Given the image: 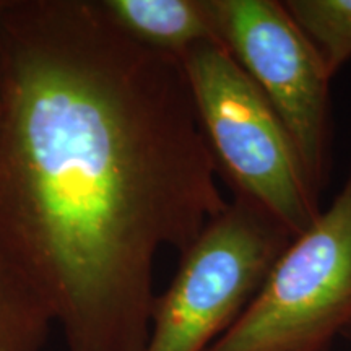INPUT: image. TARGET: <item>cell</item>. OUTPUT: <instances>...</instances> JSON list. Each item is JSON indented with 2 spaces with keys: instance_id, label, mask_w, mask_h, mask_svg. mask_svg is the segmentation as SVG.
<instances>
[{
  "instance_id": "4",
  "label": "cell",
  "mask_w": 351,
  "mask_h": 351,
  "mask_svg": "<svg viewBox=\"0 0 351 351\" xmlns=\"http://www.w3.org/2000/svg\"><path fill=\"white\" fill-rule=\"evenodd\" d=\"M351 326V163L326 212L293 238L207 351H328Z\"/></svg>"
},
{
  "instance_id": "3",
  "label": "cell",
  "mask_w": 351,
  "mask_h": 351,
  "mask_svg": "<svg viewBox=\"0 0 351 351\" xmlns=\"http://www.w3.org/2000/svg\"><path fill=\"white\" fill-rule=\"evenodd\" d=\"M295 236L274 215L234 195L181 254L153 304L143 351H207L244 313Z\"/></svg>"
},
{
  "instance_id": "6",
  "label": "cell",
  "mask_w": 351,
  "mask_h": 351,
  "mask_svg": "<svg viewBox=\"0 0 351 351\" xmlns=\"http://www.w3.org/2000/svg\"><path fill=\"white\" fill-rule=\"evenodd\" d=\"M108 19L135 43L182 60L202 43H221L210 0H99Z\"/></svg>"
},
{
  "instance_id": "7",
  "label": "cell",
  "mask_w": 351,
  "mask_h": 351,
  "mask_svg": "<svg viewBox=\"0 0 351 351\" xmlns=\"http://www.w3.org/2000/svg\"><path fill=\"white\" fill-rule=\"evenodd\" d=\"M52 326L41 288L0 243V351H43Z\"/></svg>"
},
{
  "instance_id": "9",
  "label": "cell",
  "mask_w": 351,
  "mask_h": 351,
  "mask_svg": "<svg viewBox=\"0 0 351 351\" xmlns=\"http://www.w3.org/2000/svg\"><path fill=\"white\" fill-rule=\"evenodd\" d=\"M343 335L346 337V339H350V340H351V326H350L348 328H346V332L343 333Z\"/></svg>"
},
{
  "instance_id": "2",
  "label": "cell",
  "mask_w": 351,
  "mask_h": 351,
  "mask_svg": "<svg viewBox=\"0 0 351 351\" xmlns=\"http://www.w3.org/2000/svg\"><path fill=\"white\" fill-rule=\"evenodd\" d=\"M205 142L234 195L256 202L293 236L319 215L295 140L256 82L223 43H202L181 60Z\"/></svg>"
},
{
  "instance_id": "5",
  "label": "cell",
  "mask_w": 351,
  "mask_h": 351,
  "mask_svg": "<svg viewBox=\"0 0 351 351\" xmlns=\"http://www.w3.org/2000/svg\"><path fill=\"white\" fill-rule=\"evenodd\" d=\"M218 34L295 140L315 192L332 166L330 80L309 38L276 0H210Z\"/></svg>"
},
{
  "instance_id": "8",
  "label": "cell",
  "mask_w": 351,
  "mask_h": 351,
  "mask_svg": "<svg viewBox=\"0 0 351 351\" xmlns=\"http://www.w3.org/2000/svg\"><path fill=\"white\" fill-rule=\"evenodd\" d=\"M333 77L351 60V0L283 2Z\"/></svg>"
},
{
  "instance_id": "1",
  "label": "cell",
  "mask_w": 351,
  "mask_h": 351,
  "mask_svg": "<svg viewBox=\"0 0 351 351\" xmlns=\"http://www.w3.org/2000/svg\"><path fill=\"white\" fill-rule=\"evenodd\" d=\"M181 60L99 0H0V243L69 351H143L156 257L228 207Z\"/></svg>"
}]
</instances>
